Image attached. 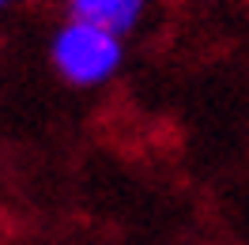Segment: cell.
<instances>
[{"instance_id":"6da1fadb","label":"cell","mask_w":249,"mask_h":245,"mask_svg":"<svg viewBox=\"0 0 249 245\" xmlns=\"http://www.w3.org/2000/svg\"><path fill=\"white\" fill-rule=\"evenodd\" d=\"M49 61H53V72L72 87H102L121 72L124 38L98 31L91 23L68 19L53 31Z\"/></svg>"},{"instance_id":"7a4b0ae2","label":"cell","mask_w":249,"mask_h":245,"mask_svg":"<svg viewBox=\"0 0 249 245\" xmlns=\"http://www.w3.org/2000/svg\"><path fill=\"white\" fill-rule=\"evenodd\" d=\"M143 12H147V0H68V19L91 23L98 31L117 34V38L136 31Z\"/></svg>"},{"instance_id":"3957f363","label":"cell","mask_w":249,"mask_h":245,"mask_svg":"<svg viewBox=\"0 0 249 245\" xmlns=\"http://www.w3.org/2000/svg\"><path fill=\"white\" fill-rule=\"evenodd\" d=\"M8 4H12V0H0V12H4V8H8Z\"/></svg>"}]
</instances>
